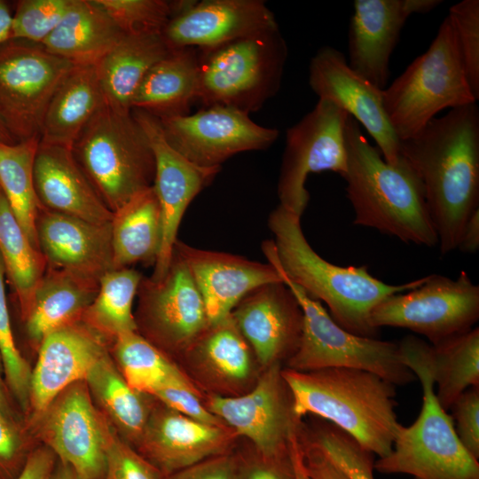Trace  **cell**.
<instances>
[{
	"label": "cell",
	"instance_id": "cell-1",
	"mask_svg": "<svg viewBox=\"0 0 479 479\" xmlns=\"http://www.w3.org/2000/svg\"><path fill=\"white\" fill-rule=\"evenodd\" d=\"M400 154L419 176L443 255L458 248L479 205V109L476 103L433 118L400 141Z\"/></svg>",
	"mask_w": 479,
	"mask_h": 479
},
{
	"label": "cell",
	"instance_id": "cell-2",
	"mask_svg": "<svg viewBox=\"0 0 479 479\" xmlns=\"http://www.w3.org/2000/svg\"><path fill=\"white\" fill-rule=\"evenodd\" d=\"M268 226L274 236L262 245L267 260L310 297L324 302L333 319L357 335L376 338L372 310L388 296L420 286L427 276L400 285L373 277L366 266H339L322 258L307 241L301 216L280 204L270 214Z\"/></svg>",
	"mask_w": 479,
	"mask_h": 479
},
{
	"label": "cell",
	"instance_id": "cell-3",
	"mask_svg": "<svg viewBox=\"0 0 479 479\" xmlns=\"http://www.w3.org/2000/svg\"><path fill=\"white\" fill-rule=\"evenodd\" d=\"M347 165L342 175L354 224L406 243L435 247L437 234L416 171L401 156L389 164L370 145L361 126L349 116L345 130Z\"/></svg>",
	"mask_w": 479,
	"mask_h": 479
},
{
	"label": "cell",
	"instance_id": "cell-4",
	"mask_svg": "<svg viewBox=\"0 0 479 479\" xmlns=\"http://www.w3.org/2000/svg\"><path fill=\"white\" fill-rule=\"evenodd\" d=\"M281 375L292 397L296 420L312 414L354 437L379 458L392 450L399 426L395 385L365 370L331 367Z\"/></svg>",
	"mask_w": 479,
	"mask_h": 479
},
{
	"label": "cell",
	"instance_id": "cell-5",
	"mask_svg": "<svg viewBox=\"0 0 479 479\" xmlns=\"http://www.w3.org/2000/svg\"><path fill=\"white\" fill-rule=\"evenodd\" d=\"M398 346L404 365L421 383L422 407L412 424H399L391 452L374 461V469L414 479H479L478 460L462 445L451 415L436 398L429 344L409 335Z\"/></svg>",
	"mask_w": 479,
	"mask_h": 479
},
{
	"label": "cell",
	"instance_id": "cell-6",
	"mask_svg": "<svg viewBox=\"0 0 479 479\" xmlns=\"http://www.w3.org/2000/svg\"><path fill=\"white\" fill-rule=\"evenodd\" d=\"M72 152L112 212L153 185V153L131 112L120 113L106 105L82 130Z\"/></svg>",
	"mask_w": 479,
	"mask_h": 479
},
{
	"label": "cell",
	"instance_id": "cell-7",
	"mask_svg": "<svg viewBox=\"0 0 479 479\" xmlns=\"http://www.w3.org/2000/svg\"><path fill=\"white\" fill-rule=\"evenodd\" d=\"M287 46L279 27L198 49L196 100L249 114L279 89Z\"/></svg>",
	"mask_w": 479,
	"mask_h": 479
},
{
	"label": "cell",
	"instance_id": "cell-8",
	"mask_svg": "<svg viewBox=\"0 0 479 479\" xmlns=\"http://www.w3.org/2000/svg\"><path fill=\"white\" fill-rule=\"evenodd\" d=\"M476 101L448 15L428 49L382 90L385 112L400 141L420 131L440 111Z\"/></svg>",
	"mask_w": 479,
	"mask_h": 479
},
{
	"label": "cell",
	"instance_id": "cell-9",
	"mask_svg": "<svg viewBox=\"0 0 479 479\" xmlns=\"http://www.w3.org/2000/svg\"><path fill=\"white\" fill-rule=\"evenodd\" d=\"M292 291L302 312V336L287 360L292 370L308 372L347 367L373 373L392 384L405 385L415 375L404 365L398 343L352 334L338 325L319 301L310 297L269 260Z\"/></svg>",
	"mask_w": 479,
	"mask_h": 479
},
{
	"label": "cell",
	"instance_id": "cell-10",
	"mask_svg": "<svg viewBox=\"0 0 479 479\" xmlns=\"http://www.w3.org/2000/svg\"><path fill=\"white\" fill-rule=\"evenodd\" d=\"M479 318V287L466 271L456 279L432 274L418 287L391 294L371 312L372 326L409 329L432 345L465 333Z\"/></svg>",
	"mask_w": 479,
	"mask_h": 479
},
{
	"label": "cell",
	"instance_id": "cell-11",
	"mask_svg": "<svg viewBox=\"0 0 479 479\" xmlns=\"http://www.w3.org/2000/svg\"><path fill=\"white\" fill-rule=\"evenodd\" d=\"M74 67L42 44L0 45V119L16 142L40 137L48 105Z\"/></svg>",
	"mask_w": 479,
	"mask_h": 479
},
{
	"label": "cell",
	"instance_id": "cell-12",
	"mask_svg": "<svg viewBox=\"0 0 479 479\" xmlns=\"http://www.w3.org/2000/svg\"><path fill=\"white\" fill-rule=\"evenodd\" d=\"M349 114L328 99H318L314 108L287 130L278 195L280 205L302 216L309 202L305 187L310 173L346 170L345 130Z\"/></svg>",
	"mask_w": 479,
	"mask_h": 479
},
{
	"label": "cell",
	"instance_id": "cell-13",
	"mask_svg": "<svg viewBox=\"0 0 479 479\" xmlns=\"http://www.w3.org/2000/svg\"><path fill=\"white\" fill-rule=\"evenodd\" d=\"M27 426L81 479H103L111 425L96 406L85 381L65 389Z\"/></svg>",
	"mask_w": 479,
	"mask_h": 479
},
{
	"label": "cell",
	"instance_id": "cell-14",
	"mask_svg": "<svg viewBox=\"0 0 479 479\" xmlns=\"http://www.w3.org/2000/svg\"><path fill=\"white\" fill-rule=\"evenodd\" d=\"M137 294V332L161 350L186 352L210 326L201 295L175 252L165 276L143 277Z\"/></svg>",
	"mask_w": 479,
	"mask_h": 479
},
{
	"label": "cell",
	"instance_id": "cell-15",
	"mask_svg": "<svg viewBox=\"0 0 479 479\" xmlns=\"http://www.w3.org/2000/svg\"><path fill=\"white\" fill-rule=\"evenodd\" d=\"M280 364L267 367L254 388L237 397L214 395L207 408L231 428L247 437L265 458L289 455V439L301 420L293 413L292 397Z\"/></svg>",
	"mask_w": 479,
	"mask_h": 479
},
{
	"label": "cell",
	"instance_id": "cell-16",
	"mask_svg": "<svg viewBox=\"0 0 479 479\" xmlns=\"http://www.w3.org/2000/svg\"><path fill=\"white\" fill-rule=\"evenodd\" d=\"M159 120L168 143L190 161L207 168L221 167L239 153L266 149L279 137L278 130L255 123L249 114L223 106Z\"/></svg>",
	"mask_w": 479,
	"mask_h": 479
},
{
	"label": "cell",
	"instance_id": "cell-17",
	"mask_svg": "<svg viewBox=\"0 0 479 479\" xmlns=\"http://www.w3.org/2000/svg\"><path fill=\"white\" fill-rule=\"evenodd\" d=\"M131 114L145 132L155 161L153 187L160 206L161 237L150 279L160 280L169 267L187 207L221 167H201L190 161L168 143L157 117L140 109H132Z\"/></svg>",
	"mask_w": 479,
	"mask_h": 479
},
{
	"label": "cell",
	"instance_id": "cell-18",
	"mask_svg": "<svg viewBox=\"0 0 479 479\" xmlns=\"http://www.w3.org/2000/svg\"><path fill=\"white\" fill-rule=\"evenodd\" d=\"M309 84L318 99L333 101L371 135L389 164L401 159L400 140L392 129L382 102V90L354 71L342 52L321 47L311 58Z\"/></svg>",
	"mask_w": 479,
	"mask_h": 479
},
{
	"label": "cell",
	"instance_id": "cell-19",
	"mask_svg": "<svg viewBox=\"0 0 479 479\" xmlns=\"http://www.w3.org/2000/svg\"><path fill=\"white\" fill-rule=\"evenodd\" d=\"M279 27L261 0L179 1L162 30L170 49H205Z\"/></svg>",
	"mask_w": 479,
	"mask_h": 479
},
{
	"label": "cell",
	"instance_id": "cell-20",
	"mask_svg": "<svg viewBox=\"0 0 479 479\" xmlns=\"http://www.w3.org/2000/svg\"><path fill=\"white\" fill-rule=\"evenodd\" d=\"M439 0H355L348 31L349 66L377 88H386L390 56L406 20Z\"/></svg>",
	"mask_w": 479,
	"mask_h": 479
},
{
	"label": "cell",
	"instance_id": "cell-21",
	"mask_svg": "<svg viewBox=\"0 0 479 479\" xmlns=\"http://www.w3.org/2000/svg\"><path fill=\"white\" fill-rule=\"evenodd\" d=\"M107 342L82 320L48 334L38 346L32 369L28 422L36 419L70 385L85 381L108 353Z\"/></svg>",
	"mask_w": 479,
	"mask_h": 479
},
{
	"label": "cell",
	"instance_id": "cell-22",
	"mask_svg": "<svg viewBox=\"0 0 479 479\" xmlns=\"http://www.w3.org/2000/svg\"><path fill=\"white\" fill-rule=\"evenodd\" d=\"M234 436L233 431L225 425L202 423L163 405L151 410L134 448L166 476L230 452Z\"/></svg>",
	"mask_w": 479,
	"mask_h": 479
},
{
	"label": "cell",
	"instance_id": "cell-23",
	"mask_svg": "<svg viewBox=\"0 0 479 479\" xmlns=\"http://www.w3.org/2000/svg\"><path fill=\"white\" fill-rule=\"evenodd\" d=\"M232 317L264 367L287 360L296 351L302 330V312L283 282L262 286L247 294Z\"/></svg>",
	"mask_w": 479,
	"mask_h": 479
},
{
	"label": "cell",
	"instance_id": "cell-24",
	"mask_svg": "<svg viewBox=\"0 0 479 479\" xmlns=\"http://www.w3.org/2000/svg\"><path fill=\"white\" fill-rule=\"evenodd\" d=\"M186 264L204 302L209 325L229 317L238 303L255 289L282 282L271 263L204 250L177 240L174 251Z\"/></svg>",
	"mask_w": 479,
	"mask_h": 479
},
{
	"label": "cell",
	"instance_id": "cell-25",
	"mask_svg": "<svg viewBox=\"0 0 479 479\" xmlns=\"http://www.w3.org/2000/svg\"><path fill=\"white\" fill-rule=\"evenodd\" d=\"M36 232L47 268L96 279L114 269L111 222L95 224L41 207Z\"/></svg>",
	"mask_w": 479,
	"mask_h": 479
},
{
	"label": "cell",
	"instance_id": "cell-26",
	"mask_svg": "<svg viewBox=\"0 0 479 479\" xmlns=\"http://www.w3.org/2000/svg\"><path fill=\"white\" fill-rule=\"evenodd\" d=\"M34 178L43 208L95 224L111 222L113 212L86 177L72 149L40 141Z\"/></svg>",
	"mask_w": 479,
	"mask_h": 479
},
{
	"label": "cell",
	"instance_id": "cell-27",
	"mask_svg": "<svg viewBox=\"0 0 479 479\" xmlns=\"http://www.w3.org/2000/svg\"><path fill=\"white\" fill-rule=\"evenodd\" d=\"M171 51L161 32L123 34L96 65L106 105L130 113L132 98L144 76Z\"/></svg>",
	"mask_w": 479,
	"mask_h": 479
},
{
	"label": "cell",
	"instance_id": "cell-28",
	"mask_svg": "<svg viewBox=\"0 0 479 479\" xmlns=\"http://www.w3.org/2000/svg\"><path fill=\"white\" fill-rule=\"evenodd\" d=\"M98 287L99 279L47 268L24 321L31 343L38 348L48 334L81 321L96 297Z\"/></svg>",
	"mask_w": 479,
	"mask_h": 479
},
{
	"label": "cell",
	"instance_id": "cell-29",
	"mask_svg": "<svg viewBox=\"0 0 479 479\" xmlns=\"http://www.w3.org/2000/svg\"><path fill=\"white\" fill-rule=\"evenodd\" d=\"M105 106L96 66H75L48 105L40 141L72 149L85 126Z\"/></svg>",
	"mask_w": 479,
	"mask_h": 479
},
{
	"label": "cell",
	"instance_id": "cell-30",
	"mask_svg": "<svg viewBox=\"0 0 479 479\" xmlns=\"http://www.w3.org/2000/svg\"><path fill=\"white\" fill-rule=\"evenodd\" d=\"M123 34L96 0H72L42 45L75 66H96Z\"/></svg>",
	"mask_w": 479,
	"mask_h": 479
},
{
	"label": "cell",
	"instance_id": "cell-31",
	"mask_svg": "<svg viewBox=\"0 0 479 479\" xmlns=\"http://www.w3.org/2000/svg\"><path fill=\"white\" fill-rule=\"evenodd\" d=\"M197 88L198 49H174L144 76L132 98L131 108L159 119L186 115L196 100Z\"/></svg>",
	"mask_w": 479,
	"mask_h": 479
},
{
	"label": "cell",
	"instance_id": "cell-32",
	"mask_svg": "<svg viewBox=\"0 0 479 479\" xmlns=\"http://www.w3.org/2000/svg\"><path fill=\"white\" fill-rule=\"evenodd\" d=\"M111 236L114 269L137 263L154 264L161 245V221L153 186L113 212Z\"/></svg>",
	"mask_w": 479,
	"mask_h": 479
},
{
	"label": "cell",
	"instance_id": "cell-33",
	"mask_svg": "<svg viewBox=\"0 0 479 479\" xmlns=\"http://www.w3.org/2000/svg\"><path fill=\"white\" fill-rule=\"evenodd\" d=\"M91 397L116 433L135 447L143 434L151 408L145 394L129 386L109 352L86 377Z\"/></svg>",
	"mask_w": 479,
	"mask_h": 479
},
{
	"label": "cell",
	"instance_id": "cell-34",
	"mask_svg": "<svg viewBox=\"0 0 479 479\" xmlns=\"http://www.w3.org/2000/svg\"><path fill=\"white\" fill-rule=\"evenodd\" d=\"M39 144L40 137L13 144L0 141V189L37 249L36 220L42 206L35 190L34 166Z\"/></svg>",
	"mask_w": 479,
	"mask_h": 479
},
{
	"label": "cell",
	"instance_id": "cell-35",
	"mask_svg": "<svg viewBox=\"0 0 479 479\" xmlns=\"http://www.w3.org/2000/svg\"><path fill=\"white\" fill-rule=\"evenodd\" d=\"M0 255L18 300L20 318L25 321L47 264L17 221L1 189Z\"/></svg>",
	"mask_w": 479,
	"mask_h": 479
},
{
	"label": "cell",
	"instance_id": "cell-36",
	"mask_svg": "<svg viewBox=\"0 0 479 479\" xmlns=\"http://www.w3.org/2000/svg\"><path fill=\"white\" fill-rule=\"evenodd\" d=\"M142 279L143 275L130 267L105 273L82 321L107 342L122 334L137 331L132 306Z\"/></svg>",
	"mask_w": 479,
	"mask_h": 479
},
{
	"label": "cell",
	"instance_id": "cell-37",
	"mask_svg": "<svg viewBox=\"0 0 479 479\" xmlns=\"http://www.w3.org/2000/svg\"><path fill=\"white\" fill-rule=\"evenodd\" d=\"M436 398L444 410L467 389L479 386V328L428 346Z\"/></svg>",
	"mask_w": 479,
	"mask_h": 479
},
{
	"label": "cell",
	"instance_id": "cell-38",
	"mask_svg": "<svg viewBox=\"0 0 479 479\" xmlns=\"http://www.w3.org/2000/svg\"><path fill=\"white\" fill-rule=\"evenodd\" d=\"M251 351L231 314L211 325L185 353L214 379L238 384L250 376Z\"/></svg>",
	"mask_w": 479,
	"mask_h": 479
},
{
	"label": "cell",
	"instance_id": "cell-39",
	"mask_svg": "<svg viewBox=\"0 0 479 479\" xmlns=\"http://www.w3.org/2000/svg\"><path fill=\"white\" fill-rule=\"evenodd\" d=\"M112 343L114 363L136 391L150 396L167 378L180 372L162 350L137 331L122 334Z\"/></svg>",
	"mask_w": 479,
	"mask_h": 479
},
{
	"label": "cell",
	"instance_id": "cell-40",
	"mask_svg": "<svg viewBox=\"0 0 479 479\" xmlns=\"http://www.w3.org/2000/svg\"><path fill=\"white\" fill-rule=\"evenodd\" d=\"M4 275L0 255V356L4 379L12 397L27 413L32 369L14 340L5 294Z\"/></svg>",
	"mask_w": 479,
	"mask_h": 479
},
{
	"label": "cell",
	"instance_id": "cell-41",
	"mask_svg": "<svg viewBox=\"0 0 479 479\" xmlns=\"http://www.w3.org/2000/svg\"><path fill=\"white\" fill-rule=\"evenodd\" d=\"M124 34L162 32L176 10L163 0H96Z\"/></svg>",
	"mask_w": 479,
	"mask_h": 479
},
{
	"label": "cell",
	"instance_id": "cell-42",
	"mask_svg": "<svg viewBox=\"0 0 479 479\" xmlns=\"http://www.w3.org/2000/svg\"><path fill=\"white\" fill-rule=\"evenodd\" d=\"M72 0H21L12 18L11 39L37 44L57 27Z\"/></svg>",
	"mask_w": 479,
	"mask_h": 479
},
{
	"label": "cell",
	"instance_id": "cell-43",
	"mask_svg": "<svg viewBox=\"0 0 479 479\" xmlns=\"http://www.w3.org/2000/svg\"><path fill=\"white\" fill-rule=\"evenodd\" d=\"M470 90L479 98V1L463 0L448 14Z\"/></svg>",
	"mask_w": 479,
	"mask_h": 479
},
{
	"label": "cell",
	"instance_id": "cell-44",
	"mask_svg": "<svg viewBox=\"0 0 479 479\" xmlns=\"http://www.w3.org/2000/svg\"><path fill=\"white\" fill-rule=\"evenodd\" d=\"M150 396L164 406L188 418L209 425H224L201 404L196 389L181 371L167 378Z\"/></svg>",
	"mask_w": 479,
	"mask_h": 479
},
{
	"label": "cell",
	"instance_id": "cell-45",
	"mask_svg": "<svg viewBox=\"0 0 479 479\" xmlns=\"http://www.w3.org/2000/svg\"><path fill=\"white\" fill-rule=\"evenodd\" d=\"M162 475L111 426L106 445L103 479H161Z\"/></svg>",
	"mask_w": 479,
	"mask_h": 479
},
{
	"label": "cell",
	"instance_id": "cell-46",
	"mask_svg": "<svg viewBox=\"0 0 479 479\" xmlns=\"http://www.w3.org/2000/svg\"><path fill=\"white\" fill-rule=\"evenodd\" d=\"M32 449L26 428L0 411V479H16Z\"/></svg>",
	"mask_w": 479,
	"mask_h": 479
},
{
	"label": "cell",
	"instance_id": "cell-47",
	"mask_svg": "<svg viewBox=\"0 0 479 479\" xmlns=\"http://www.w3.org/2000/svg\"><path fill=\"white\" fill-rule=\"evenodd\" d=\"M326 455L349 479H374V454L348 435L334 438Z\"/></svg>",
	"mask_w": 479,
	"mask_h": 479
},
{
	"label": "cell",
	"instance_id": "cell-48",
	"mask_svg": "<svg viewBox=\"0 0 479 479\" xmlns=\"http://www.w3.org/2000/svg\"><path fill=\"white\" fill-rule=\"evenodd\" d=\"M456 434L465 449L479 459V386L465 390L450 408Z\"/></svg>",
	"mask_w": 479,
	"mask_h": 479
},
{
	"label": "cell",
	"instance_id": "cell-49",
	"mask_svg": "<svg viewBox=\"0 0 479 479\" xmlns=\"http://www.w3.org/2000/svg\"><path fill=\"white\" fill-rule=\"evenodd\" d=\"M237 479H294L290 455L284 458H265L256 454L238 456Z\"/></svg>",
	"mask_w": 479,
	"mask_h": 479
},
{
	"label": "cell",
	"instance_id": "cell-50",
	"mask_svg": "<svg viewBox=\"0 0 479 479\" xmlns=\"http://www.w3.org/2000/svg\"><path fill=\"white\" fill-rule=\"evenodd\" d=\"M238 456L228 452L177 471L161 479H237Z\"/></svg>",
	"mask_w": 479,
	"mask_h": 479
},
{
	"label": "cell",
	"instance_id": "cell-51",
	"mask_svg": "<svg viewBox=\"0 0 479 479\" xmlns=\"http://www.w3.org/2000/svg\"><path fill=\"white\" fill-rule=\"evenodd\" d=\"M305 468L311 479H349L317 447L298 432Z\"/></svg>",
	"mask_w": 479,
	"mask_h": 479
},
{
	"label": "cell",
	"instance_id": "cell-52",
	"mask_svg": "<svg viewBox=\"0 0 479 479\" xmlns=\"http://www.w3.org/2000/svg\"><path fill=\"white\" fill-rule=\"evenodd\" d=\"M57 459L56 455L47 446L35 447L29 452L16 479H50Z\"/></svg>",
	"mask_w": 479,
	"mask_h": 479
},
{
	"label": "cell",
	"instance_id": "cell-53",
	"mask_svg": "<svg viewBox=\"0 0 479 479\" xmlns=\"http://www.w3.org/2000/svg\"><path fill=\"white\" fill-rule=\"evenodd\" d=\"M464 253L475 254L479 248V208L467 221L458 245Z\"/></svg>",
	"mask_w": 479,
	"mask_h": 479
},
{
	"label": "cell",
	"instance_id": "cell-54",
	"mask_svg": "<svg viewBox=\"0 0 479 479\" xmlns=\"http://www.w3.org/2000/svg\"><path fill=\"white\" fill-rule=\"evenodd\" d=\"M289 455L294 470V479H311L303 462L297 428L292 433L289 439Z\"/></svg>",
	"mask_w": 479,
	"mask_h": 479
},
{
	"label": "cell",
	"instance_id": "cell-55",
	"mask_svg": "<svg viewBox=\"0 0 479 479\" xmlns=\"http://www.w3.org/2000/svg\"><path fill=\"white\" fill-rule=\"evenodd\" d=\"M3 375V364L0 356V411L10 419L20 421L12 402L13 398L9 392Z\"/></svg>",
	"mask_w": 479,
	"mask_h": 479
},
{
	"label": "cell",
	"instance_id": "cell-56",
	"mask_svg": "<svg viewBox=\"0 0 479 479\" xmlns=\"http://www.w3.org/2000/svg\"><path fill=\"white\" fill-rule=\"evenodd\" d=\"M12 18V14L7 4L0 0V45L11 40Z\"/></svg>",
	"mask_w": 479,
	"mask_h": 479
},
{
	"label": "cell",
	"instance_id": "cell-57",
	"mask_svg": "<svg viewBox=\"0 0 479 479\" xmlns=\"http://www.w3.org/2000/svg\"><path fill=\"white\" fill-rule=\"evenodd\" d=\"M58 459V458H57ZM50 479H81L67 464L57 459Z\"/></svg>",
	"mask_w": 479,
	"mask_h": 479
},
{
	"label": "cell",
	"instance_id": "cell-58",
	"mask_svg": "<svg viewBox=\"0 0 479 479\" xmlns=\"http://www.w3.org/2000/svg\"><path fill=\"white\" fill-rule=\"evenodd\" d=\"M0 141L9 143V144L16 143V141L13 139V137L11 136V134L5 128L1 119H0Z\"/></svg>",
	"mask_w": 479,
	"mask_h": 479
}]
</instances>
